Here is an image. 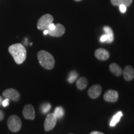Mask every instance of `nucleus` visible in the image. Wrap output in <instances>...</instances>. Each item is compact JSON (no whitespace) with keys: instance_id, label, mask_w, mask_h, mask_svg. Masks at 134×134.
<instances>
[{"instance_id":"f257e3e1","label":"nucleus","mask_w":134,"mask_h":134,"mask_svg":"<svg viewBox=\"0 0 134 134\" xmlns=\"http://www.w3.org/2000/svg\"><path fill=\"white\" fill-rule=\"evenodd\" d=\"M8 51L13 56L17 64H21L26 59V49L21 43H14L11 45L8 48Z\"/></svg>"},{"instance_id":"f03ea898","label":"nucleus","mask_w":134,"mask_h":134,"mask_svg":"<svg viewBox=\"0 0 134 134\" xmlns=\"http://www.w3.org/2000/svg\"><path fill=\"white\" fill-rule=\"evenodd\" d=\"M37 58L40 65L47 70L54 68L55 61L53 55L45 50H41L37 53Z\"/></svg>"},{"instance_id":"7ed1b4c3","label":"nucleus","mask_w":134,"mask_h":134,"mask_svg":"<svg viewBox=\"0 0 134 134\" xmlns=\"http://www.w3.org/2000/svg\"><path fill=\"white\" fill-rule=\"evenodd\" d=\"M8 127L10 131L13 132H18L21 130L22 127V122L21 119L18 115H12L8 118Z\"/></svg>"},{"instance_id":"20e7f679","label":"nucleus","mask_w":134,"mask_h":134,"mask_svg":"<svg viewBox=\"0 0 134 134\" xmlns=\"http://www.w3.org/2000/svg\"><path fill=\"white\" fill-rule=\"evenodd\" d=\"M53 17L50 14H46L43 15L42 16L38 19L37 22V28L38 30L41 31H44V30H47L48 26H50L52 23H53Z\"/></svg>"},{"instance_id":"39448f33","label":"nucleus","mask_w":134,"mask_h":134,"mask_svg":"<svg viewBox=\"0 0 134 134\" xmlns=\"http://www.w3.org/2000/svg\"><path fill=\"white\" fill-rule=\"evenodd\" d=\"M57 119L53 113H50L47 115L44 122V129L47 132L50 131L54 128L57 124Z\"/></svg>"},{"instance_id":"423d86ee","label":"nucleus","mask_w":134,"mask_h":134,"mask_svg":"<svg viewBox=\"0 0 134 134\" xmlns=\"http://www.w3.org/2000/svg\"><path fill=\"white\" fill-rule=\"evenodd\" d=\"M3 96L4 98L9 99L13 101L17 102L20 99V93L18 90L13 88H9L3 92Z\"/></svg>"},{"instance_id":"0eeeda50","label":"nucleus","mask_w":134,"mask_h":134,"mask_svg":"<svg viewBox=\"0 0 134 134\" xmlns=\"http://www.w3.org/2000/svg\"><path fill=\"white\" fill-rule=\"evenodd\" d=\"M23 114L24 118L28 120H34L36 117L34 108L31 104H27L25 105L23 108Z\"/></svg>"},{"instance_id":"6e6552de","label":"nucleus","mask_w":134,"mask_h":134,"mask_svg":"<svg viewBox=\"0 0 134 134\" xmlns=\"http://www.w3.org/2000/svg\"><path fill=\"white\" fill-rule=\"evenodd\" d=\"M118 98L119 93L115 90H108L104 95V99L109 103H115L118 100Z\"/></svg>"},{"instance_id":"1a4fd4ad","label":"nucleus","mask_w":134,"mask_h":134,"mask_svg":"<svg viewBox=\"0 0 134 134\" xmlns=\"http://www.w3.org/2000/svg\"><path fill=\"white\" fill-rule=\"evenodd\" d=\"M65 32V27L61 24H55V28L53 31H48V34L50 36L58 37L63 36Z\"/></svg>"},{"instance_id":"9d476101","label":"nucleus","mask_w":134,"mask_h":134,"mask_svg":"<svg viewBox=\"0 0 134 134\" xmlns=\"http://www.w3.org/2000/svg\"><path fill=\"white\" fill-rule=\"evenodd\" d=\"M102 92V87L99 85H95L89 89L88 94L92 99H96L100 96Z\"/></svg>"},{"instance_id":"9b49d317","label":"nucleus","mask_w":134,"mask_h":134,"mask_svg":"<svg viewBox=\"0 0 134 134\" xmlns=\"http://www.w3.org/2000/svg\"><path fill=\"white\" fill-rule=\"evenodd\" d=\"M94 55L100 61L107 60L110 57L109 52L108 50L104 49V48H98L95 51Z\"/></svg>"},{"instance_id":"f8f14e48","label":"nucleus","mask_w":134,"mask_h":134,"mask_svg":"<svg viewBox=\"0 0 134 134\" xmlns=\"http://www.w3.org/2000/svg\"><path fill=\"white\" fill-rule=\"evenodd\" d=\"M124 78L127 81H131L134 78V69L130 65L125 66V68L122 71Z\"/></svg>"},{"instance_id":"ddd939ff","label":"nucleus","mask_w":134,"mask_h":134,"mask_svg":"<svg viewBox=\"0 0 134 134\" xmlns=\"http://www.w3.org/2000/svg\"><path fill=\"white\" fill-rule=\"evenodd\" d=\"M109 70L114 75L117 76H119L122 74V68H120L119 65L115 63H111L109 65Z\"/></svg>"},{"instance_id":"4468645a","label":"nucleus","mask_w":134,"mask_h":134,"mask_svg":"<svg viewBox=\"0 0 134 134\" xmlns=\"http://www.w3.org/2000/svg\"><path fill=\"white\" fill-rule=\"evenodd\" d=\"M104 31L105 33V34L108 37V40H107L105 42L108 43H110L113 42L114 37V33L111 28L109 26H105L104 27Z\"/></svg>"},{"instance_id":"2eb2a0df","label":"nucleus","mask_w":134,"mask_h":134,"mask_svg":"<svg viewBox=\"0 0 134 134\" xmlns=\"http://www.w3.org/2000/svg\"><path fill=\"white\" fill-rule=\"evenodd\" d=\"M76 87L80 90H83L88 85V80L85 77H81L76 81Z\"/></svg>"},{"instance_id":"dca6fc26","label":"nucleus","mask_w":134,"mask_h":134,"mask_svg":"<svg viewBox=\"0 0 134 134\" xmlns=\"http://www.w3.org/2000/svg\"><path fill=\"white\" fill-rule=\"evenodd\" d=\"M133 0H110L113 6H117L121 4H124L126 6H129L132 4Z\"/></svg>"},{"instance_id":"f3484780","label":"nucleus","mask_w":134,"mask_h":134,"mask_svg":"<svg viewBox=\"0 0 134 134\" xmlns=\"http://www.w3.org/2000/svg\"><path fill=\"white\" fill-rule=\"evenodd\" d=\"M122 115H123V114H122V113L121 111L118 112L116 114L114 115L113 118H112L111 121L110 122V126L111 127L115 126V125H116L119 122L120 118H121Z\"/></svg>"},{"instance_id":"a211bd4d","label":"nucleus","mask_w":134,"mask_h":134,"mask_svg":"<svg viewBox=\"0 0 134 134\" xmlns=\"http://www.w3.org/2000/svg\"><path fill=\"white\" fill-rule=\"evenodd\" d=\"M53 114H55V117H57V119H61L64 115V110H63V108H62V107H57L55 108Z\"/></svg>"},{"instance_id":"6ab92c4d","label":"nucleus","mask_w":134,"mask_h":134,"mask_svg":"<svg viewBox=\"0 0 134 134\" xmlns=\"http://www.w3.org/2000/svg\"><path fill=\"white\" fill-rule=\"evenodd\" d=\"M78 73H77L76 71H71L70 73L69 76H68V81L70 83H74V82L77 80V78H78Z\"/></svg>"},{"instance_id":"aec40b11","label":"nucleus","mask_w":134,"mask_h":134,"mask_svg":"<svg viewBox=\"0 0 134 134\" xmlns=\"http://www.w3.org/2000/svg\"><path fill=\"white\" fill-rule=\"evenodd\" d=\"M51 108H52L51 104H50V103H46L43 104L42 105V106H41V111H42V113L43 114L47 113L50 110V109H51Z\"/></svg>"},{"instance_id":"412c9836","label":"nucleus","mask_w":134,"mask_h":134,"mask_svg":"<svg viewBox=\"0 0 134 134\" xmlns=\"http://www.w3.org/2000/svg\"><path fill=\"white\" fill-rule=\"evenodd\" d=\"M9 99H7V98H5L4 100H3L2 102V105L4 107V108H6V107H7L9 105Z\"/></svg>"},{"instance_id":"4be33fe9","label":"nucleus","mask_w":134,"mask_h":134,"mask_svg":"<svg viewBox=\"0 0 134 134\" xmlns=\"http://www.w3.org/2000/svg\"><path fill=\"white\" fill-rule=\"evenodd\" d=\"M119 6V9H120V12L122 13H124L126 12V11H127V6H125V5H124V4H121Z\"/></svg>"},{"instance_id":"5701e85b","label":"nucleus","mask_w":134,"mask_h":134,"mask_svg":"<svg viewBox=\"0 0 134 134\" xmlns=\"http://www.w3.org/2000/svg\"><path fill=\"white\" fill-rule=\"evenodd\" d=\"M107 40H108V37H107L105 34L103 35L100 38V41L102 42H105L107 41Z\"/></svg>"},{"instance_id":"b1692460","label":"nucleus","mask_w":134,"mask_h":134,"mask_svg":"<svg viewBox=\"0 0 134 134\" xmlns=\"http://www.w3.org/2000/svg\"><path fill=\"white\" fill-rule=\"evenodd\" d=\"M55 28V24H53V23H52V24L48 26L47 30L48 31H53Z\"/></svg>"},{"instance_id":"393cba45","label":"nucleus","mask_w":134,"mask_h":134,"mask_svg":"<svg viewBox=\"0 0 134 134\" xmlns=\"http://www.w3.org/2000/svg\"><path fill=\"white\" fill-rule=\"evenodd\" d=\"M4 117V113H3L2 110H0V121H1V120H3Z\"/></svg>"},{"instance_id":"a878e982","label":"nucleus","mask_w":134,"mask_h":134,"mask_svg":"<svg viewBox=\"0 0 134 134\" xmlns=\"http://www.w3.org/2000/svg\"><path fill=\"white\" fill-rule=\"evenodd\" d=\"M90 134H104V133L98 131H94V132H92Z\"/></svg>"},{"instance_id":"bb28decb","label":"nucleus","mask_w":134,"mask_h":134,"mask_svg":"<svg viewBox=\"0 0 134 134\" xmlns=\"http://www.w3.org/2000/svg\"><path fill=\"white\" fill-rule=\"evenodd\" d=\"M43 34L47 35L48 34V30H44V31H43Z\"/></svg>"},{"instance_id":"cd10ccee","label":"nucleus","mask_w":134,"mask_h":134,"mask_svg":"<svg viewBox=\"0 0 134 134\" xmlns=\"http://www.w3.org/2000/svg\"><path fill=\"white\" fill-rule=\"evenodd\" d=\"M1 102H2V98H1V97L0 96V104H1Z\"/></svg>"},{"instance_id":"c85d7f7f","label":"nucleus","mask_w":134,"mask_h":134,"mask_svg":"<svg viewBox=\"0 0 134 134\" xmlns=\"http://www.w3.org/2000/svg\"><path fill=\"white\" fill-rule=\"evenodd\" d=\"M74 1H81V0H74Z\"/></svg>"}]
</instances>
